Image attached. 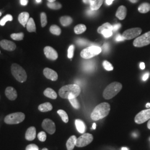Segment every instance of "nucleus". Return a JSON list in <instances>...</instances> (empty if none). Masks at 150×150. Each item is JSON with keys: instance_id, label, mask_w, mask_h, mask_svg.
Masks as SVG:
<instances>
[{"instance_id": "22", "label": "nucleus", "mask_w": 150, "mask_h": 150, "mask_svg": "<svg viewBox=\"0 0 150 150\" xmlns=\"http://www.w3.org/2000/svg\"><path fill=\"white\" fill-rule=\"evenodd\" d=\"M38 110L42 112H46L50 111L52 110V105L50 102H45L42 104H41L38 106Z\"/></svg>"}, {"instance_id": "31", "label": "nucleus", "mask_w": 150, "mask_h": 150, "mask_svg": "<svg viewBox=\"0 0 150 150\" xmlns=\"http://www.w3.org/2000/svg\"><path fill=\"white\" fill-rule=\"evenodd\" d=\"M57 113L59 115V116L61 117L64 123H67L69 122V116L64 110H59L57 111Z\"/></svg>"}, {"instance_id": "57", "label": "nucleus", "mask_w": 150, "mask_h": 150, "mask_svg": "<svg viewBox=\"0 0 150 150\" xmlns=\"http://www.w3.org/2000/svg\"><path fill=\"white\" fill-rule=\"evenodd\" d=\"M38 3H40L41 2V0H36Z\"/></svg>"}, {"instance_id": "46", "label": "nucleus", "mask_w": 150, "mask_h": 150, "mask_svg": "<svg viewBox=\"0 0 150 150\" xmlns=\"http://www.w3.org/2000/svg\"><path fill=\"white\" fill-rule=\"evenodd\" d=\"M149 75H150V74L149 72L146 73L145 75H144L143 77H142V80L144 81L147 80L149 79Z\"/></svg>"}, {"instance_id": "15", "label": "nucleus", "mask_w": 150, "mask_h": 150, "mask_svg": "<svg viewBox=\"0 0 150 150\" xmlns=\"http://www.w3.org/2000/svg\"><path fill=\"white\" fill-rule=\"evenodd\" d=\"M5 95L7 98L11 101L15 100L17 97V93L16 90L11 86L7 87L6 88Z\"/></svg>"}, {"instance_id": "29", "label": "nucleus", "mask_w": 150, "mask_h": 150, "mask_svg": "<svg viewBox=\"0 0 150 150\" xmlns=\"http://www.w3.org/2000/svg\"><path fill=\"white\" fill-rule=\"evenodd\" d=\"M47 5L48 7V8L52 9V10H59L60 8H62V5L58 2H48L47 4Z\"/></svg>"}, {"instance_id": "53", "label": "nucleus", "mask_w": 150, "mask_h": 150, "mask_svg": "<svg viewBox=\"0 0 150 150\" xmlns=\"http://www.w3.org/2000/svg\"><path fill=\"white\" fill-rule=\"evenodd\" d=\"M147 127H148V129H150V119L149 120L148 123H147Z\"/></svg>"}, {"instance_id": "42", "label": "nucleus", "mask_w": 150, "mask_h": 150, "mask_svg": "<svg viewBox=\"0 0 150 150\" xmlns=\"http://www.w3.org/2000/svg\"><path fill=\"white\" fill-rule=\"evenodd\" d=\"M87 65H86V66H85V69L86 70H88V71H91V70H93L94 69V66L92 64H91V62H88L87 64H86Z\"/></svg>"}, {"instance_id": "25", "label": "nucleus", "mask_w": 150, "mask_h": 150, "mask_svg": "<svg viewBox=\"0 0 150 150\" xmlns=\"http://www.w3.org/2000/svg\"><path fill=\"white\" fill-rule=\"evenodd\" d=\"M59 21L63 26H68L72 23L73 20L70 16H64L61 17Z\"/></svg>"}, {"instance_id": "23", "label": "nucleus", "mask_w": 150, "mask_h": 150, "mask_svg": "<svg viewBox=\"0 0 150 150\" xmlns=\"http://www.w3.org/2000/svg\"><path fill=\"white\" fill-rule=\"evenodd\" d=\"M43 94L45 96L54 100L56 99L57 97V95L56 92L51 88H47L43 92Z\"/></svg>"}, {"instance_id": "18", "label": "nucleus", "mask_w": 150, "mask_h": 150, "mask_svg": "<svg viewBox=\"0 0 150 150\" xmlns=\"http://www.w3.org/2000/svg\"><path fill=\"white\" fill-rule=\"evenodd\" d=\"M29 16H30L29 13L27 12H23L18 16V21L24 27H26L27 22L30 18Z\"/></svg>"}, {"instance_id": "49", "label": "nucleus", "mask_w": 150, "mask_h": 150, "mask_svg": "<svg viewBox=\"0 0 150 150\" xmlns=\"http://www.w3.org/2000/svg\"><path fill=\"white\" fill-rule=\"evenodd\" d=\"M113 1H115V0H106V4L107 5H112Z\"/></svg>"}, {"instance_id": "7", "label": "nucleus", "mask_w": 150, "mask_h": 150, "mask_svg": "<svg viewBox=\"0 0 150 150\" xmlns=\"http://www.w3.org/2000/svg\"><path fill=\"white\" fill-rule=\"evenodd\" d=\"M150 44V31L134 39L133 45L136 47H142Z\"/></svg>"}, {"instance_id": "35", "label": "nucleus", "mask_w": 150, "mask_h": 150, "mask_svg": "<svg viewBox=\"0 0 150 150\" xmlns=\"http://www.w3.org/2000/svg\"><path fill=\"white\" fill-rule=\"evenodd\" d=\"M41 17V26L42 27H45L47 23V16L45 12H42L40 15Z\"/></svg>"}, {"instance_id": "54", "label": "nucleus", "mask_w": 150, "mask_h": 150, "mask_svg": "<svg viewBox=\"0 0 150 150\" xmlns=\"http://www.w3.org/2000/svg\"><path fill=\"white\" fill-rule=\"evenodd\" d=\"M146 107H147V108H150V103H147V104H146Z\"/></svg>"}, {"instance_id": "48", "label": "nucleus", "mask_w": 150, "mask_h": 150, "mask_svg": "<svg viewBox=\"0 0 150 150\" xmlns=\"http://www.w3.org/2000/svg\"><path fill=\"white\" fill-rule=\"evenodd\" d=\"M139 67L141 70H144L145 69V64L144 62H141L139 64Z\"/></svg>"}, {"instance_id": "16", "label": "nucleus", "mask_w": 150, "mask_h": 150, "mask_svg": "<svg viewBox=\"0 0 150 150\" xmlns=\"http://www.w3.org/2000/svg\"><path fill=\"white\" fill-rule=\"evenodd\" d=\"M36 135V128L33 126H32L27 129L25 134V138L28 141H32L35 139Z\"/></svg>"}, {"instance_id": "51", "label": "nucleus", "mask_w": 150, "mask_h": 150, "mask_svg": "<svg viewBox=\"0 0 150 150\" xmlns=\"http://www.w3.org/2000/svg\"><path fill=\"white\" fill-rule=\"evenodd\" d=\"M96 128V124L95 123H93V125H92V129H95Z\"/></svg>"}, {"instance_id": "21", "label": "nucleus", "mask_w": 150, "mask_h": 150, "mask_svg": "<svg viewBox=\"0 0 150 150\" xmlns=\"http://www.w3.org/2000/svg\"><path fill=\"white\" fill-rule=\"evenodd\" d=\"M77 138L76 137L73 135L71 136L66 142V147L67 150H73L76 144Z\"/></svg>"}, {"instance_id": "17", "label": "nucleus", "mask_w": 150, "mask_h": 150, "mask_svg": "<svg viewBox=\"0 0 150 150\" xmlns=\"http://www.w3.org/2000/svg\"><path fill=\"white\" fill-rule=\"evenodd\" d=\"M127 15V8L124 6H120L116 13V16L120 20H123Z\"/></svg>"}, {"instance_id": "28", "label": "nucleus", "mask_w": 150, "mask_h": 150, "mask_svg": "<svg viewBox=\"0 0 150 150\" xmlns=\"http://www.w3.org/2000/svg\"><path fill=\"white\" fill-rule=\"evenodd\" d=\"M105 30H113V26L111 25L110 23L106 22L103 24L102 26H100L97 28V32L100 34H101L102 31Z\"/></svg>"}, {"instance_id": "20", "label": "nucleus", "mask_w": 150, "mask_h": 150, "mask_svg": "<svg viewBox=\"0 0 150 150\" xmlns=\"http://www.w3.org/2000/svg\"><path fill=\"white\" fill-rule=\"evenodd\" d=\"M103 0H90V10L92 11L98 10L103 4Z\"/></svg>"}, {"instance_id": "13", "label": "nucleus", "mask_w": 150, "mask_h": 150, "mask_svg": "<svg viewBox=\"0 0 150 150\" xmlns=\"http://www.w3.org/2000/svg\"><path fill=\"white\" fill-rule=\"evenodd\" d=\"M0 46L1 47L4 48V50L8 51H14L16 48V45L15 43L11 41L7 40H3L0 41Z\"/></svg>"}, {"instance_id": "56", "label": "nucleus", "mask_w": 150, "mask_h": 150, "mask_svg": "<svg viewBox=\"0 0 150 150\" xmlns=\"http://www.w3.org/2000/svg\"><path fill=\"white\" fill-rule=\"evenodd\" d=\"M48 2H54L56 0H47Z\"/></svg>"}, {"instance_id": "55", "label": "nucleus", "mask_w": 150, "mask_h": 150, "mask_svg": "<svg viewBox=\"0 0 150 150\" xmlns=\"http://www.w3.org/2000/svg\"><path fill=\"white\" fill-rule=\"evenodd\" d=\"M121 150H129V149L127 147H122L121 149Z\"/></svg>"}, {"instance_id": "47", "label": "nucleus", "mask_w": 150, "mask_h": 150, "mask_svg": "<svg viewBox=\"0 0 150 150\" xmlns=\"http://www.w3.org/2000/svg\"><path fill=\"white\" fill-rule=\"evenodd\" d=\"M21 4L22 6H26L28 4V0H20Z\"/></svg>"}, {"instance_id": "12", "label": "nucleus", "mask_w": 150, "mask_h": 150, "mask_svg": "<svg viewBox=\"0 0 150 150\" xmlns=\"http://www.w3.org/2000/svg\"><path fill=\"white\" fill-rule=\"evenodd\" d=\"M44 54L46 57L51 60H56L58 58V54L57 51L51 46H46L43 50Z\"/></svg>"}, {"instance_id": "59", "label": "nucleus", "mask_w": 150, "mask_h": 150, "mask_svg": "<svg viewBox=\"0 0 150 150\" xmlns=\"http://www.w3.org/2000/svg\"><path fill=\"white\" fill-rule=\"evenodd\" d=\"M1 15H2V13H1V12H0V17H1Z\"/></svg>"}, {"instance_id": "27", "label": "nucleus", "mask_w": 150, "mask_h": 150, "mask_svg": "<svg viewBox=\"0 0 150 150\" xmlns=\"http://www.w3.org/2000/svg\"><path fill=\"white\" fill-rule=\"evenodd\" d=\"M86 30V26L83 24H79L77 26H75L74 28V31L76 34L79 35L81 34L84 32H85Z\"/></svg>"}, {"instance_id": "2", "label": "nucleus", "mask_w": 150, "mask_h": 150, "mask_svg": "<svg viewBox=\"0 0 150 150\" xmlns=\"http://www.w3.org/2000/svg\"><path fill=\"white\" fill-rule=\"evenodd\" d=\"M110 111V105L107 102H103L96 106L92 112L91 118L92 120L97 121L106 117Z\"/></svg>"}, {"instance_id": "60", "label": "nucleus", "mask_w": 150, "mask_h": 150, "mask_svg": "<svg viewBox=\"0 0 150 150\" xmlns=\"http://www.w3.org/2000/svg\"><path fill=\"white\" fill-rule=\"evenodd\" d=\"M0 53H1V52H0Z\"/></svg>"}, {"instance_id": "4", "label": "nucleus", "mask_w": 150, "mask_h": 150, "mask_svg": "<svg viewBox=\"0 0 150 150\" xmlns=\"http://www.w3.org/2000/svg\"><path fill=\"white\" fill-rule=\"evenodd\" d=\"M11 73L16 80L23 83L27 80V76L25 70L21 66L13 64L11 66Z\"/></svg>"}, {"instance_id": "38", "label": "nucleus", "mask_w": 150, "mask_h": 150, "mask_svg": "<svg viewBox=\"0 0 150 150\" xmlns=\"http://www.w3.org/2000/svg\"><path fill=\"white\" fill-rule=\"evenodd\" d=\"M101 34L103 36L104 38H110L112 35L113 30H105L102 31Z\"/></svg>"}, {"instance_id": "14", "label": "nucleus", "mask_w": 150, "mask_h": 150, "mask_svg": "<svg viewBox=\"0 0 150 150\" xmlns=\"http://www.w3.org/2000/svg\"><path fill=\"white\" fill-rule=\"evenodd\" d=\"M43 75L49 80L55 81L58 79V75L56 71L49 68H45L43 70Z\"/></svg>"}, {"instance_id": "58", "label": "nucleus", "mask_w": 150, "mask_h": 150, "mask_svg": "<svg viewBox=\"0 0 150 150\" xmlns=\"http://www.w3.org/2000/svg\"><path fill=\"white\" fill-rule=\"evenodd\" d=\"M42 150H48L47 148H43V149Z\"/></svg>"}, {"instance_id": "1", "label": "nucleus", "mask_w": 150, "mask_h": 150, "mask_svg": "<svg viewBox=\"0 0 150 150\" xmlns=\"http://www.w3.org/2000/svg\"><path fill=\"white\" fill-rule=\"evenodd\" d=\"M80 87L77 84H70L62 87L59 91V96L64 99H70L79 96L80 94Z\"/></svg>"}, {"instance_id": "50", "label": "nucleus", "mask_w": 150, "mask_h": 150, "mask_svg": "<svg viewBox=\"0 0 150 150\" xmlns=\"http://www.w3.org/2000/svg\"><path fill=\"white\" fill-rule=\"evenodd\" d=\"M131 2H132V3H137L138 1H139V0H129Z\"/></svg>"}, {"instance_id": "36", "label": "nucleus", "mask_w": 150, "mask_h": 150, "mask_svg": "<svg viewBox=\"0 0 150 150\" xmlns=\"http://www.w3.org/2000/svg\"><path fill=\"white\" fill-rule=\"evenodd\" d=\"M102 65L104 67V69L107 71H112L113 70V67L112 64H111L110 62L107 61L106 60H105L103 63Z\"/></svg>"}, {"instance_id": "37", "label": "nucleus", "mask_w": 150, "mask_h": 150, "mask_svg": "<svg viewBox=\"0 0 150 150\" xmlns=\"http://www.w3.org/2000/svg\"><path fill=\"white\" fill-rule=\"evenodd\" d=\"M74 50H75V47L74 45H71L69 48L68 49V54H67V57L69 59H71L74 57Z\"/></svg>"}, {"instance_id": "11", "label": "nucleus", "mask_w": 150, "mask_h": 150, "mask_svg": "<svg viewBox=\"0 0 150 150\" xmlns=\"http://www.w3.org/2000/svg\"><path fill=\"white\" fill-rule=\"evenodd\" d=\"M42 127L49 134H54L56 131L55 124L51 120L48 118H46L43 120Z\"/></svg>"}, {"instance_id": "41", "label": "nucleus", "mask_w": 150, "mask_h": 150, "mask_svg": "<svg viewBox=\"0 0 150 150\" xmlns=\"http://www.w3.org/2000/svg\"><path fill=\"white\" fill-rule=\"evenodd\" d=\"M76 42L79 45L85 46V45H86L88 43V41L86 40H84V39H78L77 40Z\"/></svg>"}, {"instance_id": "39", "label": "nucleus", "mask_w": 150, "mask_h": 150, "mask_svg": "<svg viewBox=\"0 0 150 150\" xmlns=\"http://www.w3.org/2000/svg\"><path fill=\"white\" fill-rule=\"evenodd\" d=\"M38 139L41 141V142H44L46 139V134L44 131H41L38 133Z\"/></svg>"}, {"instance_id": "45", "label": "nucleus", "mask_w": 150, "mask_h": 150, "mask_svg": "<svg viewBox=\"0 0 150 150\" xmlns=\"http://www.w3.org/2000/svg\"><path fill=\"white\" fill-rule=\"evenodd\" d=\"M108 48H109V45L107 43H105L103 46V51L104 52H106L108 51Z\"/></svg>"}, {"instance_id": "19", "label": "nucleus", "mask_w": 150, "mask_h": 150, "mask_svg": "<svg viewBox=\"0 0 150 150\" xmlns=\"http://www.w3.org/2000/svg\"><path fill=\"white\" fill-rule=\"evenodd\" d=\"M75 125L76 129L80 134H83L86 130V126L84 122L79 119L75 120Z\"/></svg>"}, {"instance_id": "5", "label": "nucleus", "mask_w": 150, "mask_h": 150, "mask_svg": "<svg viewBox=\"0 0 150 150\" xmlns=\"http://www.w3.org/2000/svg\"><path fill=\"white\" fill-rule=\"evenodd\" d=\"M102 52V48L96 46H91L83 49L81 52V57L84 59H90Z\"/></svg>"}, {"instance_id": "8", "label": "nucleus", "mask_w": 150, "mask_h": 150, "mask_svg": "<svg viewBox=\"0 0 150 150\" xmlns=\"http://www.w3.org/2000/svg\"><path fill=\"white\" fill-rule=\"evenodd\" d=\"M93 137L92 134L85 133L77 139L76 146L78 147H83L89 145L92 142Z\"/></svg>"}, {"instance_id": "34", "label": "nucleus", "mask_w": 150, "mask_h": 150, "mask_svg": "<svg viewBox=\"0 0 150 150\" xmlns=\"http://www.w3.org/2000/svg\"><path fill=\"white\" fill-rule=\"evenodd\" d=\"M69 101H70L71 105L74 107L76 109H79L80 107V105L79 102H78L76 97H74V98H71L69 99Z\"/></svg>"}, {"instance_id": "44", "label": "nucleus", "mask_w": 150, "mask_h": 150, "mask_svg": "<svg viewBox=\"0 0 150 150\" xmlns=\"http://www.w3.org/2000/svg\"><path fill=\"white\" fill-rule=\"evenodd\" d=\"M121 27V25L120 23H118V24H115V25L113 26V31H117L118 29Z\"/></svg>"}, {"instance_id": "33", "label": "nucleus", "mask_w": 150, "mask_h": 150, "mask_svg": "<svg viewBox=\"0 0 150 150\" xmlns=\"http://www.w3.org/2000/svg\"><path fill=\"white\" fill-rule=\"evenodd\" d=\"M11 38L16 41H21L23 39L24 34L22 32L17 33H12L11 35Z\"/></svg>"}, {"instance_id": "3", "label": "nucleus", "mask_w": 150, "mask_h": 150, "mask_svg": "<svg viewBox=\"0 0 150 150\" xmlns=\"http://www.w3.org/2000/svg\"><path fill=\"white\" fill-rule=\"evenodd\" d=\"M122 85L118 82H113L106 87L103 92V97L106 100L111 99L113 97L116 96L121 91Z\"/></svg>"}, {"instance_id": "24", "label": "nucleus", "mask_w": 150, "mask_h": 150, "mask_svg": "<svg viewBox=\"0 0 150 150\" xmlns=\"http://www.w3.org/2000/svg\"><path fill=\"white\" fill-rule=\"evenodd\" d=\"M26 28L29 32H33L36 31V25L33 19L32 18H30L26 24Z\"/></svg>"}, {"instance_id": "6", "label": "nucleus", "mask_w": 150, "mask_h": 150, "mask_svg": "<svg viewBox=\"0 0 150 150\" xmlns=\"http://www.w3.org/2000/svg\"><path fill=\"white\" fill-rule=\"evenodd\" d=\"M25 118V115L22 112L12 113L6 116L5 122L8 125H15L21 123Z\"/></svg>"}, {"instance_id": "43", "label": "nucleus", "mask_w": 150, "mask_h": 150, "mask_svg": "<svg viewBox=\"0 0 150 150\" xmlns=\"http://www.w3.org/2000/svg\"><path fill=\"white\" fill-rule=\"evenodd\" d=\"M125 39L123 38L122 35H121L120 34L117 35L116 37V41H117V42H120V41H122Z\"/></svg>"}, {"instance_id": "10", "label": "nucleus", "mask_w": 150, "mask_h": 150, "mask_svg": "<svg viewBox=\"0 0 150 150\" xmlns=\"http://www.w3.org/2000/svg\"><path fill=\"white\" fill-rule=\"evenodd\" d=\"M150 119V108L144 110L136 115L134 118L135 122L142 124Z\"/></svg>"}, {"instance_id": "30", "label": "nucleus", "mask_w": 150, "mask_h": 150, "mask_svg": "<svg viewBox=\"0 0 150 150\" xmlns=\"http://www.w3.org/2000/svg\"><path fill=\"white\" fill-rule=\"evenodd\" d=\"M50 31L53 35L59 36L61 33V30L58 26L53 25L50 28Z\"/></svg>"}, {"instance_id": "40", "label": "nucleus", "mask_w": 150, "mask_h": 150, "mask_svg": "<svg viewBox=\"0 0 150 150\" xmlns=\"http://www.w3.org/2000/svg\"><path fill=\"white\" fill-rule=\"evenodd\" d=\"M26 150H39L38 146L35 144L28 145L26 148Z\"/></svg>"}, {"instance_id": "32", "label": "nucleus", "mask_w": 150, "mask_h": 150, "mask_svg": "<svg viewBox=\"0 0 150 150\" xmlns=\"http://www.w3.org/2000/svg\"><path fill=\"white\" fill-rule=\"evenodd\" d=\"M13 20V17L12 15L8 14L6 15L5 17H4L0 21V25L4 26L5 25L7 21H12Z\"/></svg>"}, {"instance_id": "26", "label": "nucleus", "mask_w": 150, "mask_h": 150, "mask_svg": "<svg viewBox=\"0 0 150 150\" xmlns=\"http://www.w3.org/2000/svg\"><path fill=\"white\" fill-rule=\"evenodd\" d=\"M138 11L141 13H146L150 11V4L145 2L141 4L138 7Z\"/></svg>"}, {"instance_id": "9", "label": "nucleus", "mask_w": 150, "mask_h": 150, "mask_svg": "<svg viewBox=\"0 0 150 150\" xmlns=\"http://www.w3.org/2000/svg\"><path fill=\"white\" fill-rule=\"evenodd\" d=\"M141 32L142 29L141 28H132L126 30L125 32H123L122 35L125 40H129L139 37Z\"/></svg>"}, {"instance_id": "52", "label": "nucleus", "mask_w": 150, "mask_h": 150, "mask_svg": "<svg viewBox=\"0 0 150 150\" xmlns=\"http://www.w3.org/2000/svg\"><path fill=\"white\" fill-rule=\"evenodd\" d=\"M83 2L85 4H88V3L90 4V0H83Z\"/></svg>"}]
</instances>
